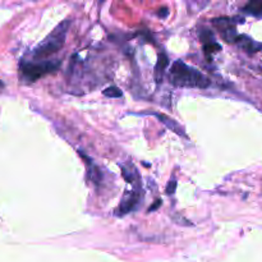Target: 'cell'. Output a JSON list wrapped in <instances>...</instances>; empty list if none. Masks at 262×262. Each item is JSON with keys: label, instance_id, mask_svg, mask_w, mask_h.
Masks as SVG:
<instances>
[{"label": "cell", "instance_id": "1", "mask_svg": "<svg viewBox=\"0 0 262 262\" xmlns=\"http://www.w3.org/2000/svg\"><path fill=\"white\" fill-rule=\"evenodd\" d=\"M170 81L174 86L206 89L210 86V79L197 69L187 66L182 60L174 61L170 69Z\"/></svg>", "mask_w": 262, "mask_h": 262}, {"label": "cell", "instance_id": "14", "mask_svg": "<svg viewBox=\"0 0 262 262\" xmlns=\"http://www.w3.org/2000/svg\"><path fill=\"white\" fill-rule=\"evenodd\" d=\"M3 86V83H2V81H0V87H2Z\"/></svg>", "mask_w": 262, "mask_h": 262}, {"label": "cell", "instance_id": "2", "mask_svg": "<svg viewBox=\"0 0 262 262\" xmlns=\"http://www.w3.org/2000/svg\"><path fill=\"white\" fill-rule=\"evenodd\" d=\"M69 25H71V20L66 19L60 25L56 26L53 32L35 49L33 56L35 58H45V56H49L60 50L64 45V41H66Z\"/></svg>", "mask_w": 262, "mask_h": 262}, {"label": "cell", "instance_id": "13", "mask_svg": "<svg viewBox=\"0 0 262 262\" xmlns=\"http://www.w3.org/2000/svg\"><path fill=\"white\" fill-rule=\"evenodd\" d=\"M160 204H161V201H160V200H158V201L155 202V206H152V207H151V209H150V211H154V210H155V209H158V207L160 206Z\"/></svg>", "mask_w": 262, "mask_h": 262}, {"label": "cell", "instance_id": "12", "mask_svg": "<svg viewBox=\"0 0 262 262\" xmlns=\"http://www.w3.org/2000/svg\"><path fill=\"white\" fill-rule=\"evenodd\" d=\"M176 188H177V182L176 181L170 182V183L168 184V188H166V193L173 194L174 192H176Z\"/></svg>", "mask_w": 262, "mask_h": 262}, {"label": "cell", "instance_id": "9", "mask_svg": "<svg viewBox=\"0 0 262 262\" xmlns=\"http://www.w3.org/2000/svg\"><path fill=\"white\" fill-rule=\"evenodd\" d=\"M130 169H132V164H130L128 168H125V166H122V171H123V177H124V179L127 182H130V183H135V182H138V174H137V170H136L135 168H133L132 173H130Z\"/></svg>", "mask_w": 262, "mask_h": 262}, {"label": "cell", "instance_id": "6", "mask_svg": "<svg viewBox=\"0 0 262 262\" xmlns=\"http://www.w3.org/2000/svg\"><path fill=\"white\" fill-rule=\"evenodd\" d=\"M169 64V59L165 54H160L158 59V63H156L155 67V79L156 82H161L164 76V72H165L166 67Z\"/></svg>", "mask_w": 262, "mask_h": 262}, {"label": "cell", "instance_id": "3", "mask_svg": "<svg viewBox=\"0 0 262 262\" xmlns=\"http://www.w3.org/2000/svg\"><path fill=\"white\" fill-rule=\"evenodd\" d=\"M60 67V61H38V63H32V61H23L20 64V72L23 77L30 82L36 81L37 78L42 77L43 74H48L50 72H55Z\"/></svg>", "mask_w": 262, "mask_h": 262}, {"label": "cell", "instance_id": "7", "mask_svg": "<svg viewBox=\"0 0 262 262\" xmlns=\"http://www.w3.org/2000/svg\"><path fill=\"white\" fill-rule=\"evenodd\" d=\"M235 42L239 43L242 48H245L246 50L248 51H255L257 50L258 48H261V45H256V43L253 42L251 38H248L247 36H238V37H235Z\"/></svg>", "mask_w": 262, "mask_h": 262}, {"label": "cell", "instance_id": "10", "mask_svg": "<svg viewBox=\"0 0 262 262\" xmlns=\"http://www.w3.org/2000/svg\"><path fill=\"white\" fill-rule=\"evenodd\" d=\"M104 95L107 97H120L123 95V92L120 89L113 86V87H109V89L104 90Z\"/></svg>", "mask_w": 262, "mask_h": 262}, {"label": "cell", "instance_id": "8", "mask_svg": "<svg viewBox=\"0 0 262 262\" xmlns=\"http://www.w3.org/2000/svg\"><path fill=\"white\" fill-rule=\"evenodd\" d=\"M246 13L252 15H262V2H251L243 8Z\"/></svg>", "mask_w": 262, "mask_h": 262}, {"label": "cell", "instance_id": "11", "mask_svg": "<svg viewBox=\"0 0 262 262\" xmlns=\"http://www.w3.org/2000/svg\"><path fill=\"white\" fill-rule=\"evenodd\" d=\"M220 45H217L216 42L214 43H209V45H205V50H206V53H212V51L215 50H220Z\"/></svg>", "mask_w": 262, "mask_h": 262}, {"label": "cell", "instance_id": "4", "mask_svg": "<svg viewBox=\"0 0 262 262\" xmlns=\"http://www.w3.org/2000/svg\"><path fill=\"white\" fill-rule=\"evenodd\" d=\"M138 201H140V194H138L137 192H127V193L123 196L118 209L115 210V214H117L118 216H123V215L128 214L129 211L135 210Z\"/></svg>", "mask_w": 262, "mask_h": 262}, {"label": "cell", "instance_id": "5", "mask_svg": "<svg viewBox=\"0 0 262 262\" xmlns=\"http://www.w3.org/2000/svg\"><path fill=\"white\" fill-rule=\"evenodd\" d=\"M152 114L155 115V117L158 118V119L160 120L161 123H164V124H165L166 127L169 128V129H171V130H173V132H176L177 135L186 136V135H184V129H183V128H182L181 125H179L178 123H177L174 119H171V118L166 117V115H164V114H158V113H152Z\"/></svg>", "mask_w": 262, "mask_h": 262}]
</instances>
